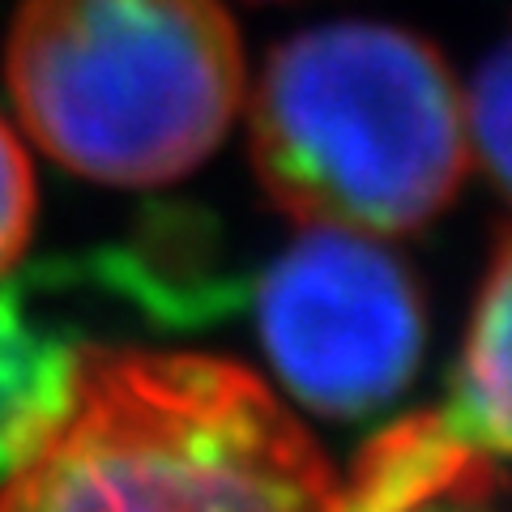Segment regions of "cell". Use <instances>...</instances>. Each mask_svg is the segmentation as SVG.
<instances>
[{
	"label": "cell",
	"instance_id": "cell-1",
	"mask_svg": "<svg viewBox=\"0 0 512 512\" xmlns=\"http://www.w3.org/2000/svg\"><path fill=\"white\" fill-rule=\"evenodd\" d=\"M0 512H342V483L244 367L90 346L69 419Z\"/></svg>",
	"mask_w": 512,
	"mask_h": 512
},
{
	"label": "cell",
	"instance_id": "cell-8",
	"mask_svg": "<svg viewBox=\"0 0 512 512\" xmlns=\"http://www.w3.org/2000/svg\"><path fill=\"white\" fill-rule=\"evenodd\" d=\"M35 214H39L35 167H30L18 133L0 116V274H9L22 261L30 231H35Z\"/></svg>",
	"mask_w": 512,
	"mask_h": 512
},
{
	"label": "cell",
	"instance_id": "cell-5",
	"mask_svg": "<svg viewBox=\"0 0 512 512\" xmlns=\"http://www.w3.org/2000/svg\"><path fill=\"white\" fill-rule=\"evenodd\" d=\"M94 342L47 316L30 282H0V487L69 419Z\"/></svg>",
	"mask_w": 512,
	"mask_h": 512
},
{
	"label": "cell",
	"instance_id": "cell-6",
	"mask_svg": "<svg viewBox=\"0 0 512 512\" xmlns=\"http://www.w3.org/2000/svg\"><path fill=\"white\" fill-rule=\"evenodd\" d=\"M440 419L474 453L512 457V235L495 252L478 291L448 410Z\"/></svg>",
	"mask_w": 512,
	"mask_h": 512
},
{
	"label": "cell",
	"instance_id": "cell-2",
	"mask_svg": "<svg viewBox=\"0 0 512 512\" xmlns=\"http://www.w3.org/2000/svg\"><path fill=\"white\" fill-rule=\"evenodd\" d=\"M252 167L303 227L419 231L470 171L466 99L419 35L376 22L303 30L256 82Z\"/></svg>",
	"mask_w": 512,
	"mask_h": 512
},
{
	"label": "cell",
	"instance_id": "cell-4",
	"mask_svg": "<svg viewBox=\"0 0 512 512\" xmlns=\"http://www.w3.org/2000/svg\"><path fill=\"white\" fill-rule=\"evenodd\" d=\"M261 342L303 406L359 419L389 406L423 355L410 269L367 235L303 227L261 282Z\"/></svg>",
	"mask_w": 512,
	"mask_h": 512
},
{
	"label": "cell",
	"instance_id": "cell-7",
	"mask_svg": "<svg viewBox=\"0 0 512 512\" xmlns=\"http://www.w3.org/2000/svg\"><path fill=\"white\" fill-rule=\"evenodd\" d=\"M466 124L487 180L512 205V39L495 47L487 64L478 69Z\"/></svg>",
	"mask_w": 512,
	"mask_h": 512
},
{
	"label": "cell",
	"instance_id": "cell-3",
	"mask_svg": "<svg viewBox=\"0 0 512 512\" xmlns=\"http://www.w3.org/2000/svg\"><path fill=\"white\" fill-rule=\"evenodd\" d=\"M5 82L47 158L99 184L150 188L227 137L244 52L218 0H22Z\"/></svg>",
	"mask_w": 512,
	"mask_h": 512
}]
</instances>
